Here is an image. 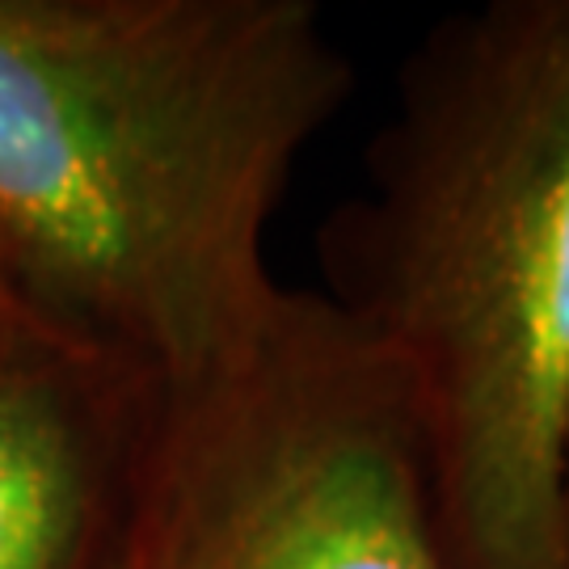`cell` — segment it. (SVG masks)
<instances>
[{"instance_id":"obj_1","label":"cell","mask_w":569,"mask_h":569,"mask_svg":"<svg viewBox=\"0 0 569 569\" xmlns=\"http://www.w3.org/2000/svg\"><path fill=\"white\" fill-rule=\"evenodd\" d=\"M355 68L312 0H0V253L42 329L148 380L258 342L266 232Z\"/></svg>"},{"instance_id":"obj_2","label":"cell","mask_w":569,"mask_h":569,"mask_svg":"<svg viewBox=\"0 0 569 569\" xmlns=\"http://www.w3.org/2000/svg\"><path fill=\"white\" fill-rule=\"evenodd\" d=\"M317 266L401 380L451 566L569 569V0L409 47Z\"/></svg>"},{"instance_id":"obj_3","label":"cell","mask_w":569,"mask_h":569,"mask_svg":"<svg viewBox=\"0 0 569 569\" xmlns=\"http://www.w3.org/2000/svg\"><path fill=\"white\" fill-rule=\"evenodd\" d=\"M93 569H456L406 392L321 291L237 359L152 385Z\"/></svg>"},{"instance_id":"obj_4","label":"cell","mask_w":569,"mask_h":569,"mask_svg":"<svg viewBox=\"0 0 569 569\" xmlns=\"http://www.w3.org/2000/svg\"><path fill=\"white\" fill-rule=\"evenodd\" d=\"M157 380L39 321L0 355V569H93Z\"/></svg>"},{"instance_id":"obj_5","label":"cell","mask_w":569,"mask_h":569,"mask_svg":"<svg viewBox=\"0 0 569 569\" xmlns=\"http://www.w3.org/2000/svg\"><path fill=\"white\" fill-rule=\"evenodd\" d=\"M30 326H34V317L26 312V300H21L18 283H13V274H9V262H4V253H0V355L18 342Z\"/></svg>"},{"instance_id":"obj_6","label":"cell","mask_w":569,"mask_h":569,"mask_svg":"<svg viewBox=\"0 0 569 569\" xmlns=\"http://www.w3.org/2000/svg\"><path fill=\"white\" fill-rule=\"evenodd\" d=\"M566 507H569V460H566Z\"/></svg>"}]
</instances>
